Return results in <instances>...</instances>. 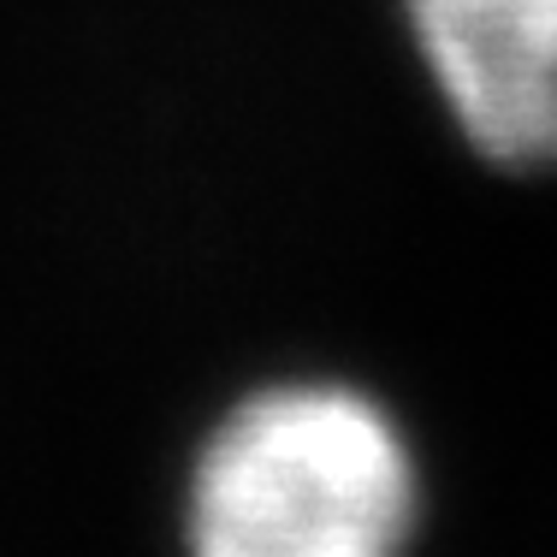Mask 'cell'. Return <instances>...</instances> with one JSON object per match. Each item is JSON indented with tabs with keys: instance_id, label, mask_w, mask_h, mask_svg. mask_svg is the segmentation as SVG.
<instances>
[{
	"instance_id": "cell-1",
	"label": "cell",
	"mask_w": 557,
	"mask_h": 557,
	"mask_svg": "<svg viewBox=\"0 0 557 557\" xmlns=\"http://www.w3.org/2000/svg\"><path fill=\"white\" fill-rule=\"evenodd\" d=\"M416 469L397 428L338 386H278L214 433L190 498L196 557H397Z\"/></svg>"
},
{
	"instance_id": "cell-2",
	"label": "cell",
	"mask_w": 557,
	"mask_h": 557,
	"mask_svg": "<svg viewBox=\"0 0 557 557\" xmlns=\"http://www.w3.org/2000/svg\"><path fill=\"white\" fill-rule=\"evenodd\" d=\"M450 113L516 166H557V0H409Z\"/></svg>"
}]
</instances>
